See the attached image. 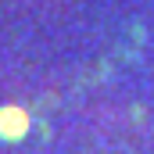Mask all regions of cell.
I'll return each instance as SVG.
<instances>
[{
    "label": "cell",
    "instance_id": "1",
    "mask_svg": "<svg viewBox=\"0 0 154 154\" xmlns=\"http://www.w3.org/2000/svg\"><path fill=\"white\" fill-rule=\"evenodd\" d=\"M29 129V115L18 111V108H7L0 111V136H22Z\"/></svg>",
    "mask_w": 154,
    "mask_h": 154
}]
</instances>
